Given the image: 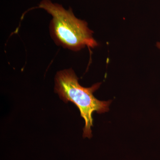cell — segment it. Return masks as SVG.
Returning <instances> with one entry per match:
<instances>
[{"instance_id":"cell-1","label":"cell","mask_w":160,"mask_h":160,"mask_svg":"<svg viewBox=\"0 0 160 160\" xmlns=\"http://www.w3.org/2000/svg\"><path fill=\"white\" fill-rule=\"evenodd\" d=\"M38 8L44 9L52 17L49 32L57 46L75 52L86 47L93 49L98 46L88 23L77 18L71 7L66 9L50 0H42Z\"/></svg>"},{"instance_id":"cell-2","label":"cell","mask_w":160,"mask_h":160,"mask_svg":"<svg viewBox=\"0 0 160 160\" xmlns=\"http://www.w3.org/2000/svg\"><path fill=\"white\" fill-rule=\"evenodd\" d=\"M102 83H97L89 88L80 85L78 78L72 69L58 71L55 78V92L65 102H72L79 109L81 116L85 122L83 137H92L91 127L93 126L92 114L109 111L111 100L102 101L96 98L93 92L99 88Z\"/></svg>"},{"instance_id":"cell-3","label":"cell","mask_w":160,"mask_h":160,"mask_svg":"<svg viewBox=\"0 0 160 160\" xmlns=\"http://www.w3.org/2000/svg\"><path fill=\"white\" fill-rule=\"evenodd\" d=\"M156 46L158 49H159L160 51V42H158L156 43Z\"/></svg>"}]
</instances>
